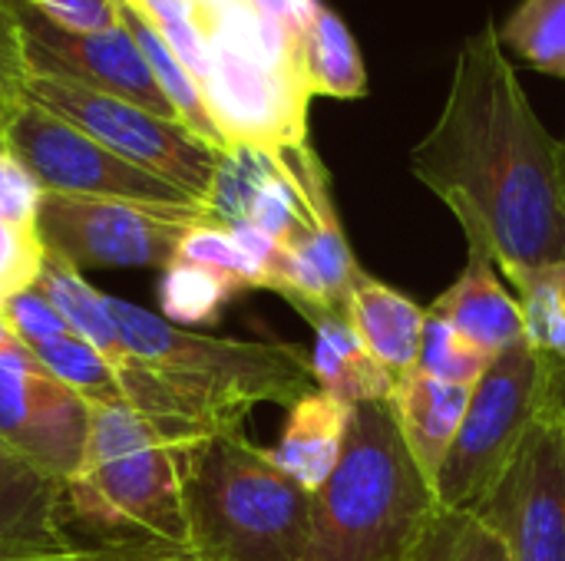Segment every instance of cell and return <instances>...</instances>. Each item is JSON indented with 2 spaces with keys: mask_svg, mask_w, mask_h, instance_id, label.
<instances>
[{
  "mask_svg": "<svg viewBox=\"0 0 565 561\" xmlns=\"http://www.w3.org/2000/svg\"><path fill=\"white\" fill-rule=\"evenodd\" d=\"M411 172L507 278L565 261L563 139L533 109L497 23L460 43L440 116L411 149Z\"/></svg>",
  "mask_w": 565,
  "mask_h": 561,
  "instance_id": "cell-1",
  "label": "cell"
},
{
  "mask_svg": "<svg viewBox=\"0 0 565 561\" xmlns=\"http://www.w3.org/2000/svg\"><path fill=\"white\" fill-rule=\"evenodd\" d=\"M126 350V403L189 436L235 433L252 410L295 407L318 390L311 354L285 341H235L185 331L162 314L109 294Z\"/></svg>",
  "mask_w": 565,
  "mask_h": 561,
  "instance_id": "cell-2",
  "label": "cell"
},
{
  "mask_svg": "<svg viewBox=\"0 0 565 561\" xmlns=\"http://www.w3.org/2000/svg\"><path fill=\"white\" fill-rule=\"evenodd\" d=\"M437 513L391 400L358 403L338 470L315 493L301 561H407Z\"/></svg>",
  "mask_w": 565,
  "mask_h": 561,
  "instance_id": "cell-3",
  "label": "cell"
},
{
  "mask_svg": "<svg viewBox=\"0 0 565 561\" xmlns=\"http://www.w3.org/2000/svg\"><path fill=\"white\" fill-rule=\"evenodd\" d=\"M189 549L205 561H301L315 496L288 479L242 430L185 450Z\"/></svg>",
  "mask_w": 565,
  "mask_h": 561,
  "instance_id": "cell-4",
  "label": "cell"
},
{
  "mask_svg": "<svg viewBox=\"0 0 565 561\" xmlns=\"http://www.w3.org/2000/svg\"><path fill=\"white\" fill-rule=\"evenodd\" d=\"M209 73L202 96L232 149L281 152L308 142L311 89L301 73V36L235 0L209 17Z\"/></svg>",
  "mask_w": 565,
  "mask_h": 561,
  "instance_id": "cell-5",
  "label": "cell"
},
{
  "mask_svg": "<svg viewBox=\"0 0 565 561\" xmlns=\"http://www.w3.org/2000/svg\"><path fill=\"white\" fill-rule=\"evenodd\" d=\"M189 446L192 443H152L126 456L79 466L63 489V526L70 542L76 549H189L182 496Z\"/></svg>",
  "mask_w": 565,
  "mask_h": 561,
  "instance_id": "cell-6",
  "label": "cell"
},
{
  "mask_svg": "<svg viewBox=\"0 0 565 561\" xmlns=\"http://www.w3.org/2000/svg\"><path fill=\"white\" fill-rule=\"evenodd\" d=\"M550 397V357L526 341L503 350L470 393L463 427L434 479L437 506L477 513Z\"/></svg>",
  "mask_w": 565,
  "mask_h": 561,
  "instance_id": "cell-7",
  "label": "cell"
},
{
  "mask_svg": "<svg viewBox=\"0 0 565 561\" xmlns=\"http://www.w3.org/2000/svg\"><path fill=\"white\" fill-rule=\"evenodd\" d=\"M199 222H215L205 205L43 192L36 238L46 255L63 258L76 271H166L175 261L179 241Z\"/></svg>",
  "mask_w": 565,
  "mask_h": 561,
  "instance_id": "cell-8",
  "label": "cell"
},
{
  "mask_svg": "<svg viewBox=\"0 0 565 561\" xmlns=\"http://www.w3.org/2000/svg\"><path fill=\"white\" fill-rule=\"evenodd\" d=\"M26 99L66 119L119 159L172 182L209 208L222 155L175 119H162L129 99L96 93L53 76H26Z\"/></svg>",
  "mask_w": 565,
  "mask_h": 561,
  "instance_id": "cell-9",
  "label": "cell"
},
{
  "mask_svg": "<svg viewBox=\"0 0 565 561\" xmlns=\"http://www.w3.org/2000/svg\"><path fill=\"white\" fill-rule=\"evenodd\" d=\"M7 152L40 182L43 192L129 198L152 205H202L172 182L119 159L66 119L23 103L3 129Z\"/></svg>",
  "mask_w": 565,
  "mask_h": 561,
  "instance_id": "cell-10",
  "label": "cell"
},
{
  "mask_svg": "<svg viewBox=\"0 0 565 561\" xmlns=\"http://www.w3.org/2000/svg\"><path fill=\"white\" fill-rule=\"evenodd\" d=\"M477 516L513 561H565V427L553 397Z\"/></svg>",
  "mask_w": 565,
  "mask_h": 561,
  "instance_id": "cell-11",
  "label": "cell"
},
{
  "mask_svg": "<svg viewBox=\"0 0 565 561\" xmlns=\"http://www.w3.org/2000/svg\"><path fill=\"white\" fill-rule=\"evenodd\" d=\"M10 10L20 26L23 60H26L30 76H53V79H66L96 93H109L162 119L179 122L139 43L122 23L116 30L86 33V30H66L17 0H10Z\"/></svg>",
  "mask_w": 565,
  "mask_h": 561,
  "instance_id": "cell-12",
  "label": "cell"
},
{
  "mask_svg": "<svg viewBox=\"0 0 565 561\" xmlns=\"http://www.w3.org/2000/svg\"><path fill=\"white\" fill-rule=\"evenodd\" d=\"M89 440V400L60 384L30 347L0 357V443L70 483Z\"/></svg>",
  "mask_w": 565,
  "mask_h": 561,
  "instance_id": "cell-13",
  "label": "cell"
},
{
  "mask_svg": "<svg viewBox=\"0 0 565 561\" xmlns=\"http://www.w3.org/2000/svg\"><path fill=\"white\" fill-rule=\"evenodd\" d=\"M275 155L285 165V172L291 175V182L298 185V192H301V198L308 205L311 231L301 241V248H295V255L315 271L328 308L344 314V301H348L351 288L358 284V278L364 274V268L358 265V258H354V251L348 245V235L341 228L334 192H331V172H328V165L321 162V155L315 152L311 142L281 149Z\"/></svg>",
  "mask_w": 565,
  "mask_h": 561,
  "instance_id": "cell-14",
  "label": "cell"
},
{
  "mask_svg": "<svg viewBox=\"0 0 565 561\" xmlns=\"http://www.w3.org/2000/svg\"><path fill=\"white\" fill-rule=\"evenodd\" d=\"M66 483L0 443V555H53L76 546L63 526Z\"/></svg>",
  "mask_w": 565,
  "mask_h": 561,
  "instance_id": "cell-15",
  "label": "cell"
},
{
  "mask_svg": "<svg viewBox=\"0 0 565 561\" xmlns=\"http://www.w3.org/2000/svg\"><path fill=\"white\" fill-rule=\"evenodd\" d=\"M457 327L467 341L500 357L503 350L526 341L520 298L500 281V268L487 248L467 241V268L460 278L427 308Z\"/></svg>",
  "mask_w": 565,
  "mask_h": 561,
  "instance_id": "cell-16",
  "label": "cell"
},
{
  "mask_svg": "<svg viewBox=\"0 0 565 561\" xmlns=\"http://www.w3.org/2000/svg\"><path fill=\"white\" fill-rule=\"evenodd\" d=\"M473 387L437 380L424 370H407L397 377L391 393V410L397 417L401 436L420 466V473L434 483L470 407Z\"/></svg>",
  "mask_w": 565,
  "mask_h": 561,
  "instance_id": "cell-17",
  "label": "cell"
},
{
  "mask_svg": "<svg viewBox=\"0 0 565 561\" xmlns=\"http://www.w3.org/2000/svg\"><path fill=\"white\" fill-rule=\"evenodd\" d=\"M351 413V403L324 390H311L295 407H288L281 436L268 450L271 463L315 496L341 463Z\"/></svg>",
  "mask_w": 565,
  "mask_h": 561,
  "instance_id": "cell-18",
  "label": "cell"
},
{
  "mask_svg": "<svg viewBox=\"0 0 565 561\" xmlns=\"http://www.w3.org/2000/svg\"><path fill=\"white\" fill-rule=\"evenodd\" d=\"M344 317L364 341V347L394 374H407L417 367L420 337L427 324V308L411 301L404 291L371 278L367 271L358 278L344 301Z\"/></svg>",
  "mask_w": 565,
  "mask_h": 561,
  "instance_id": "cell-19",
  "label": "cell"
},
{
  "mask_svg": "<svg viewBox=\"0 0 565 561\" xmlns=\"http://www.w3.org/2000/svg\"><path fill=\"white\" fill-rule=\"evenodd\" d=\"M315 331L311 370L318 390L358 407L391 400L397 377L364 347L358 331L338 311H311L305 314Z\"/></svg>",
  "mask_w": 565,
  "mask_h": 561,
  "instance_id": "cell-20",
  "label": "cell"
},
{
  "mask_svg": "<svg viewBox=\"0 0 565 561\" xmlns=\"http://www.w3.org/2000/svg\"><path fill=\"white\" fill-rule=\"evenodd\" d=\"M301 73L311 96L361 99L367 96V66L348 23L324 3L301 33Z\"/></svg>",
  "mask_w": 565,
  "mask_h": 561,
  "instance_id": "cell-21",
  "label": "cell"
},
{
  "mask_svg": "<svg viewBox=\"0 0 565 561\" xmlns=\"http://www.w3.org/2000/svg\"><path fill=\"white\" fill-rule=\"evenodd\" d=\"M33 288L40 294H46V301L60 311L66 327L73 334H79L83 341H89L116 370L126 364V350L119 344L113 311H109V294L96 291L83 278V271H76L73 265H66L56 255H46Z\"/></svg>",
  "mask_w": 565,
  "mask_h": 561,
  "instance_id": "cell-22",
  "label": "cell"
},
{
  "mask_svg": "<svg viewBox=\"0 0 565 561\" xmlns=\"http://www.w3.org/2000/svg\"><path fill=\"white\" fill-rule=\"evenodd\" d=\"M122 3V26L132 33V40L139 43L159 89L166 93V99L172 103L179 122L185 129H192L202 142H209L212 149L225 152V142L209 116V106H205V96H202V86L199 79L185 69V63L175 56V50L166 43V36L146 20V13L132 3V0H119Z\"/></svg>",
  "mask_w": 565,
  "mask_h": 561,
  "instance_id": "cell-23",
  "label": "cell"
},
{
  "mask_svg": "<svg viewBox=\"0 0 565 561\" xmlns=\"http://www.w3.org/2000/svg\"><path fill=\"white\" fill-rule=\"evenodd\" d=\"M238 294H245L235 281L195 268L185 261H172L162 278H159V314L175 324V327H199V324H215Z\"/></svg>",
  "mask_w": 565,
  "mask_h": 561,
  "instance_id": "cell-24",
  "label": "cell"
},
{
  "mask_svg": "<svg viewBox=\"0 0 565 561\" xmlns=\"http://www.w3.org/2000/svg\"><path fill=\"white\" fill-rule=\"evenodd\" d=\"M507 53L565 79V0H520L500 23Z\"/></svg>",
  "mask_w": 565,
  "mask_h": 561,
  "instance_id": "cell-25",
  "label": "cell"
},
{
  "mask_svg": "<svg viewBox=\"0 0 565 561\" xmlns=\"http://www.w3.org/2000/svg\"><path fill=\"white\" fill-rule=\"evenodd\" d=\"M36 360L70 390H76L89 403H126L119 370L79 334H60L40 347H33Z\"/></svg>",
  "mask_w": 565,
  "mask_h": 561,
  "instance_id": "cell-26",
  "label": "cell"
},
{
  "mask_svg": "<svg viewBox=\"0 0 565 561\" xmlns=\"http://www.w3.org/2000/svg\"><path fill=\"white\" fill-rule=\"evenodd\" d=\"M510 284L523 308L526 344L536 354L565 364V261L516 274Z\"/></svg>",
  "mask_w": 565,
  "mask_h": 561,
  "instance_id": "cell-27",
  "label": "cell"
},
{
  "mask_svg": "<svg viewBox=\"0 0 565 561\" xmlns=\"http://www.w3.org/2000/svg\"><path fill=\"white\" fill-rule=\"evenodd\" d=\"M407 561H513L503 539L477 516L437 506Z\"/></svg>",
  "mask_w": 565,
  "mask_h": 561,
  "instance_id": "cell-28",
  "label": "cell"
},
{
  "mask_svg": "<svg viewBox=\"0 0 565 561\" xmlns=\"http://www.w3.org/2000/svg\"><path fill=\"white\" fill-rule=\"evenodd\" d=\"M175 261L209 268V271L235 281L242 291H271V281H268L265 268L218 222H199L195 228H189L185 238L179 241Z\"/></svg>",
  "mask_w": 565,
  "mask_h": 561,
  "instance_id": "cell-29",
  "label": "cell"
},
{
  "mask_svg": "<svg viewBox=\"0 0 565 561\" xmlns=\"http://www.w3.org/2000/svg\"><path fill=\"white\" fill-rule=\"evenodd\" d=\"M493 360H497L493 354H487L483 347L467 341L457 327H450L444 317L427 311L417 370H424V374H430L437 380H447V384L477 387Z\"/></svg>",
  "mask_w": 565,
  "mask_h": 561,
  "instance_id": "cell-30",
  "label": "cell"
},
{
  "mask_svg": "<svg viewBox=\"0 0 565 561\" xmlns=\"http://www.w3.org/2000/svg\"><path fill=\"white\" fill-rule=\"evenodd\" d=\"M43 258L46 251L36 238V228L0 218V294L7 298V304L36 284Z\"/></svg>",
  "mask_w": 565,
  "mask_h": 561,
  "instance_id": "cell-31",
  "label": "cell"
},
{
  "mask_svg": "<svg viewBox=\"0 0 565 561\" xmlns=\"http://www.w3.org/2000/svg\"><path fill=\"white\" fill-rule=\"evenodd\" d=\"M3 321L17 331V337H20L30 350L40 347V344H46V341H53V337H60V334H70V327H66V321L60 317V311H56V308L46 301V294H40L36 288L17 294V298L7 304V311H3Z\"/></svg>",
  "mask_w": 565,
  "mask_h": 561,
  "instance_id": "cell-32",
  "label": "cell"
},
{
  "mask_svg": "<svg viewBox=\"0 0 565 561\" xmlns=\"http://www.w3.org/2000/svg\"><path fill=\"white\" fill-rule=\"evenodd\" d=\"M40 17L66 26V30H116L122 23V3L119 0H17Z\"/></svg>",
  "mask_w": 565,
  "mask_h": 561,
  "instance_id": "cell-33",
  "label": "cell"
},
{
  "mask_svg": "<svg viewBox=\"0 0 565 561\" xmlns=\"http://www.w3.org/2000/svg\"><path fill=\"white\" fill-rule=\"evenodd\" d=\"M43 188L40 182L17 162L7 149L0 152V218L13 225L36 228V208H40Z\"/></svg>",
  "mask_w": 565,
  "mask_h": 561,
  "instance_id": "cell-34",
  "label": "cell"
},
{
  "mask_svg": "<svg viewBox=\"0 0 565 561\" xmlns=\"http://www.w3.org/2000/svg\"><path fill=\"white\" fill-rule=\"evenodd\" d=\"M30 69L23 60V43H20V26L10 10V0H0V79H20L26 83Z\"/></svg>",
  "mask_w": 565,
  "mask_h": 561,
  "instance_id": "cell-35",
  "label": "cell"
},
{
  "mask_svg": "<svg viewBox=\"0 0 565 561\" xmlns=\"http://www.w3.org/2000/svg\"><path fill=\"white\" fill-rule=\"evenodd\" d=\"M146 20L152 26H166V23H195L202 30H209V10L202 7V0H132Z\"/></svg>",
  "mask_w": 565,
  "mask_h": 561,
  "instance_id": "cell-36",
  "label": "cell"
},
{
  "mask_svg": "<svg viewBox=\"0 0 565 561\" xmlns=\"http://www.w3.org/2000/svg\"><path fill=\"white\" fill-rule=\"evenodd\" d=\"M79 561H205L182 546H122V549H83Z\"/></svg>",
  "mask_w": 565,
  "mask_h": 561,
  "instance_id": "cell-37",
  "label": "cell"
},
{
  "mask_svg": "<svg viewBox=\"0 0 565 561\" xmlns=\"http://www.w3.org/2000/svg\"><path fill=\"white\" fill-rule=\"evenodd\" d=\"M245 3L255 7L262 17H268V20L288 26V30L298 33V36L305 33L308 20H311L315 10H318V0H245Z\"/></svg>",
  "mask_w": 565,
  "mask_h": 561,
  "instance_id": "cell-38",
  "label": "cell"
},
{
  "mask_svg": "<svg viewBox=\"0 0 565 561\" xmlns=\"http://www.w3.org/2000/svg\"><path fill=\"white\" fill-rule=\"evenodd\" d=\"M26 103V83L20 79H0V152L7 149L3 142V129L13 119V112Z\"/></svg>",
  "mask_w": 565,
  "mask_h": 561,
  "instance_id": "cell-39",
  "label": "cell"
},
{
  "mask_svg": "<svg viewBox=\"0 0 565 561\" xmlns=\"http://www.w3.org/2000/svg\"><path fill=\"white\" fill-rule=\"evenodd\" d=\"M550 397H553V403H556L565 427V364L563 360H553V357H550Z\"/></svg>",
  "mask_w": 565,
  "mask_h": 561,
  "instance_id": "cell-40",
  "label": "cell"
},
{
  "mask_svg": "<svg viewBox=\"0 0 565 561\" xmlns=\"http://www.w3.org/2000/svg\"><path fill=\"white\" fill-rule=\"evenodd\" d=\"M26 344L17 337V331L0 317V357H7V354H17V350H23Z\"/></svg>",
  "mask_w": 565,
  "mask_h": 561,
  "instance_id": "cell-41",
  "label": "cell"
},
{
  "mask_svg": "<svg viewBox=\"0 0 565 561\" xmlns=\"http://www.w3.org/2000/svg\"><path fill=\"white\" fill-rule=\"evenodd\" d=\"M83 549L73 552H53V555H0V561H79Z\"/></svg>",
  "mask_w": 565,
  "mask_h": 561,
  "instance_id": "cell-42",
  "label": "cell"
},
{
  "mask_svg": "<svg viewBox=\"0 0 565 561\" xmlns=\"http://www.w3.org/2000/svg\"><path fill=\"white\" fill-rule=\"evenodd\" d=\"M563 165H565V139H563Z\"/></svg>",
  "mask_w": 565,
  "mask_h": 561,
  "instance_id": "cell-43",
  "label": "cell"
}]
</instances>
